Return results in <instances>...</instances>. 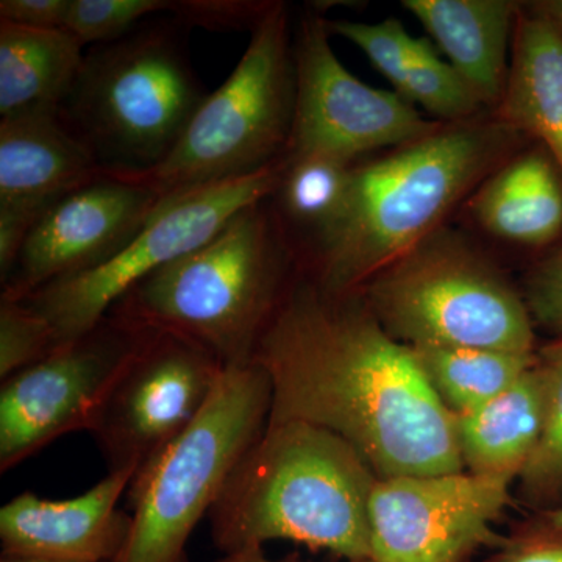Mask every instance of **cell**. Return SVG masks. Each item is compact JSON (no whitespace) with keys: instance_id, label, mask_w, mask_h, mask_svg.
<instances>
[{"instance_id":"cell-13","label":"cell","mask_w":562,"mask_h":562,"mask_svg":"<svg viewBox=\"0 0 562 562\" xmlns=\"http://www.w3.org/2000/svg\"><path fill=\"white\" fill-rule=\"evenodd\" d=\"M513 480L473 475H405L379 480L372 492L371 546L375 562H471L501 549L494 524L512 505Z\"/></svg>"},{"instance_id":"cell-2","label":"cell","mask_w":562,"mask_h":562,"mask_svg":"<svg viewBox=\"0 0 562 562\" xmlns=\"http://www.w3.org/2000/svg\"><path fill=\"white\" fill-rule=\"evenodd\" d=\"M520 136L495 116L473 117L355 162L341 209L312 236L302 271L324 290L360 291L441 228L453 206L513 157Z\"/></svg>"},{"instance_id":"cell-1","label":"cell","mask_w":562,"mask_h":562,"mask_svg":"<svg viewBox=\"0 0 562 562\" xmlns=\"http://www.w3.org/2000/svg\"><path fill=\"white\" fill-rule=\"evenodd\" d=\"M254 362L271 380L269 424L335 432L379 480L464 472L453 414L360 291L324 290L301 268Z\"/></svg>"},{"instance_id":"cell-7","label":"cell","mask_w":562,"mask_h":562,"mask_svg":"<svg viewBox=\"0 0 562 562\" xmlns=\"http://www.w3.org/2000/svg\"><path fill=\"white\" fill-rule=\"evenodd\" d=\"M360 294L384 330L408 347L538 349L524 294L446 225L372 277Z\"/></svg>"},{"instance_id":"cell-10","label":"cell","mask_w":562,"mask_h":562,"mask_svg":"<svg viewBox=\"0 0 562 562\" xmlns=\"http://www.w3.org/2000/svg\"><path fill=\"white\" fill-rule=\"evenodd\" d=\"M150 331L109 314L80 338L2 380L0 472L11 471L61 436L90 432Z\"/></svg>"},{"instance_id":"cell-21","label":"cell","mask_w":562,"mask_h":562,"mask_svg":"<svg viewBox=\"0 0 562 562\" xmlns=\"http://www.w3.org/2000/svg\"><path fill=\"white\" fill-rule=\"evenodd\" d=\"M81 49L65 29L0 21V117L63 109L83 68Z\"/></svg>"},{"instance_id":"cell-32","label":"cell","mask_w":562,"mask_h":562,"mask_svg":"<svg viewBox=\"0 0 562 562\" xmlns=\"http://www.w3.org/2000/svg\"><path fill=\"white\" fill-rule=\"evenodd\" d=\"M522 5L525 11L547 22L562 38V0H538Z\"/></svg>"},{"instance_id":"cell-34","label":"cell","mask_w":562,"mask_h":562,"mask_svg":"<svg viewBox=\"0 0 562 562\" xmlns=\"http://www.w3.org/2000/svg\"><path fill=\"white\" fill-rule=\"evenodd\" d=\"M542 517L546 522L553 525V527L561 528L562 530V508L550 509V512H535Z\"/></svg>"},{"instance_id":"cell-35","label":"cell","mask_w":562,"mask_h":562,"mask_svg":"<svg viewBox=\"0 0 562 562\" xmlns=\"http://www.w3.org/2000/svg\"><path fill=\"white\" fill-rule=\"evenodd\" d=\"M0 562H52V561H38V560H21V558H2ZM120 562V561H116Z\"/></svg>"},{"instance_id":"cell-18","label":"cell","mask_w":562,"mask_h":562,"mask_svg":"<svg viewBox=\"0 0 562 562\" xmlns=\"http://www.w3.org/2000/svg\"><path fill=\"white\" fill-rule=\"evenodd\" d=\"M480 225L528 247L562 236V172L542 146L513 155L480 184L472 201Z\"/></svg>"},{"instance_id":"cell-17","label":"cell","mask_w":562,"mask_h":562,"mask_svg":"<svg viewBox=\"0 0 562 562\" xmlns=\"http://www.w3.org/2000/svg\"><path fill=\"white\" fill-rule=\"evenodd\" d=\"M403 7L430 33L483 105L497 109L508 80L509 36L516 31L522 3L405 0Z\"/></svg>"},{"instance_id":"cell-25","label":"cell","mask_w":562,"mask_h":562,"mask_svg":"<svg viewBox=\"0 0 562 562\" xmlns=\"http://www.w3.org/2000/svg\"><path fill=\"white\" fill-rule=\"evenodd\" d=\"M546 391L541 442L520 475V497L536 512L562 508V338L536 350Z\"/></svg>"},{"instance_id":"cell-14","label":"cell","mask_w":562,"mask_h":562,"mask_svg":"<svg viewBox=\"0 0 562 562\" xmlns=\"http://www.w3.org/2000/svg\"><path fill=\"white\" fill-rule=\"evenodd\" d=\"M162 198L150 188L102 171L54 203L29 232L2 299L25 301L54 281L110 260L146 225Z\"/></svg>"},{"instance_id":"cell-8","label":"cell","mask_w":562,"mask_h":562,"mask_svg":"<svg viewBox=\"0 0 562 562\" xmlns=\"http://www.w3.org/2000/svg\"><path fill=\"white\" fill-rule=\"evenodd\" d=\"M271 408V380L261 366L225 369L202 413L133 476L132 536L120 562H184L191 532L265 431Z\"/></svg>"},{"instance_id":"cell-27","label":"cell","mask_w":562,"mask_h":562,"mask_svg":"<svg viewBox=\"0 0 562 562\" xmlns=\"http://www.w3.org/2000/svg\"><path fill=\"white\" fill-rule=\"evenodd\" d=\"M57 347L49 322L27 303L0 297V382Z\"/></svg>"},{"instance_id":"cell-20","label":"cell","mask_w":562,"mask_h":562,"mask_svg":"<svg viewBox=\"0 0 562 562\" xmlns=\"http://www.w3.org/2000/svg\"><path fill=\"white\" fill-rule=\"evenodd\" d=\"M495 117L549 151L562 172V38L525 11L517 18L508 80Z\"/></svg>"},{"instance_id":"cell-30","label":"cell","mask_w":562,"mask_h":562,"mask_svg":"<svg viewBox=\"0 0 562 562\" xmlns=\"http://www.w3.org/2000/svg\"><path fill=\"white\" fill-rule=\"evenodd\" d=\"M483 562H562V530L535 513L513 525L505 543Z\"/></svg>"},{"instance_id":"cell-9","label":"cell","mask_w":562,"mask_h":562,"mask_svg":"<svg viewBox=\"0 0 562 562\" xmlns=\"http://www.w3.org/2000/svg\"><path fill=\"white\" fill-rule=\"evenodd\" d=\"M283 169L280 160L241 179L168 195L110 260L54 281L21 302L49 322L57 346L80 338L98 327L140 280L209 243L238 211L271 198Z\"/></svg>"},{"instance_id":"cell-31","label":"cell","mask_w":562,"mask_h":562,"mask_svg":"<svg viewBox=\"0 0 562 562\" xmlns=\"http://www.w3.org/2000/svg\"><path fill=\"white\" fill-rule=\"evenodd\" d=\"M72 0H2L0 21L31 29H65Z\"/></svg>"},{"instance_id":"cell-28","label":"cell","mask_w":562,"mask_h":562,"mask_svg":"<svg viewBox=\"0 0 562 562\" xmlns=\"http://www.w3.org/2000/svg\"><path fill=\"white\" fill-rule=\"evenodd\" d=\"M271 5L255 0H172L169 14L188 29L251 32Z\"/></svg>"},{"instance_id":"cell-16","label":"cell","mask_w":562,"mask_h":562,"mask_svg":"<svg viewBox=\"0 0 562 562\" xmlns=\"http://www.w3.org/2000/svg\"><path fill=\"white\" fill-rule=\"evenodd\" d=\"M132 472L109 473L69 501L24 492L0 509L2 558L52 562H116L131 542L133 517L120 501Z\"/></svg>"},{"instance_id":"cell-22","label":"cell","mask_w":562,"mask_h":562,"mask_svg":"<svg viewBox=\"0 0 562 562\" xmlns=\"http://www.w3.org/2000/svg\"><path fill=\"white\" fill-rule=\"evenodd\" d=\"M412 349L425 380L453 416L471 413L497 397L538 361L536 351L520 353L476 347Z\"/></svg>"},{"instance_id":"cell-4","label":"cell","mask_w":562,"mask_h":562,"mask_svg":"<svg viewBox=\"0 0 562 562\" xmlns=\"http://www.w3.org/2000/svg\"><path fill=\"white\" fill-rule=\"evenodd\" d=\"M301 272V258L271 198L235 214L209 243L136 283L110 316L173 333L224 364L255 351Z\"/></svg>"},{"instance_id":"cell-11","label":"cell","mask_w":562,"mask_h":562,"mask_svg":"<svg viewBox=\"0 0 562 562\" xmlns=\"http://www.w3.org/2000/svg\"><path fill=\"white\" fill-rule=\"evenodd\" d=\"M294 49L295 106L286 157L361 155L405 146L442 127L397 92L376 90L344 68L330 46L327 21L303 18Z\"/></svg>"},{"instance_id":"cell-23","label":"cell","mask_w":562,"mask_h":562,"mask_svg":"<svg viewBox=\"0 0 562 562\" xmlns=\"http://www.w3.org/2000/svg\"><path fill=\"white\" fill-rule=\"evenodd\" d=\"M353 165L330 157H284L272 194L281 222L306 228L312 236L319 232L341 209Z\"/></svg>"},{"instance_id":"cell-24","label":"cell","mask_w":562,"mask_h":562,"mask_svg":"<svg viewBox=\"0 0 562 562\" xmlns=\"http://www.w3.org/2000/svg\"><path fill=\"white\" fill-rule=\"evenodd\" d=\"M390 81L403 99L419 103L443 124L473 120L484 106L458 70L425 38H413Z\"/></svg>"},{"instance_id":"cell-29","label":"cell","mask_w":562,"mask_h":562,"mask_svg":"<svg viewBox=\"0 0 562 562\" xmlns=\"http://www.w3.org/2000/svg\"><path fill=\"white\" fill-rule=\"evenodd\" d=\"M524 299L535 327L562 338V247L531 268Z\"/></svg>"},{"instance_id":"cell-19","label":"cell","mask_w":562,"mask_h":562,"mask_svg":"<svg viewBox=\"0 0 562 562\" xmlns=\"http://www.w3.org/2000/svg\"><path fill=\"white\" fill-rule=\"evenodd\" d=\"M546 391L538 366L471 413L454 416L458 450L473 475L519 480L541 442Z\"/></svg>"},{"instance_id":"cell-12","label":"cell","mask_w":562,"mask_h":562,"mask_svg":"<svg viewBox=\"0 0 562 562\" xmlns=\"http://www.w3.org/2000/svg\"><path fill=\"white\" fill-rule=\"evenodd\" d=\"M205 347L151 330L90 431L109 473L144 471L205 408L225 372Z\"/></svg>"},{"instance_id":"cell-26","label":"cell","mask_w":562,"mask_h":562,"mask_svg":"<svg viewBox=\"0 0 562 562\" xmlns=\"http://www.w3.org/2000/svg\"><path fill=\"white\" fill-rule=\"evenodd\" d=\"M172 0H72L65 31L83 46L113 43L143 24L144 18L168 13Z\"/></svg>"},{"instance_id":"cell-33","label":"cell","mask_w":562,"mask_h":562,"mask_svg":"<svg viewBox=\"0 0 562 562\" xmlns=\"http://www.w3.org/2000/svg\"><path fill=\"white\" fill-rule=\"evenodd\" d=\"M214 562H286V561H273L271 558L266 557L265 550L262 549H254L246 550V552L231 553V554H222L220 560ZM349 562H375L372 558H368V560H358V561H349Z\"/></svg>"},{"instance_id":"cell-15","label":"cell","mask_w":562,"mask_h":562,"mask_svg":"<svg viewBox=\"0 0 562 562\" xmlns=\"http://www.w3.org/2000/svg\"><path fill=\"white\" fill-rule=\"evenodd\" d=\"M101 172L94 151L61 109L0 117V283L35 222Z\"/></svg>"},{"instance_id":"cell-6","label":"cell","mask_w":562,"mask_h":562,"mask_svg":"<svg viewBox=\"0 0 562 562\" xmlns=\"http://www.w3.org/2000/svg\"><path fill=\"white\" fill-rule=\"evenodd\" d=\"M294 106L290 16L284 3L272 2L250 32L241 60L206 95L171 154L147 171L105 172L150 188L162 199L241 179L286 157Z\"/></svg>"},{"instance_id":"cell-5","label":"cell","mask_w":562,"mask_h":562,"mask_svg":"<svg viewBox=\"0 0 562 562\" xmlns=\"http://www.w3.org/2000/svg\"><path fill=\"white\" fill-rule=\"evenodd\" d=\"M188 31L173 18L143 22L85 57L61 110L103 171L160 165L205 101L188 55Z\"/></svg>"},{"instance_id":"cell-3","label":"cell","mask_w":562,"mask_h":562,"mask_svg":"<svg viewBox=\"0 0 562 562\" xmlns=\"http://www.w3.org/2000/svg\"><path fill=\"white\" fill-rule=\"evenodd\" d=\"M376 483L371 465L335 432L268 422L209 514L211 538L222 554L284 539L347 562L368 560Z\"/></svg>"}]
</instances>
